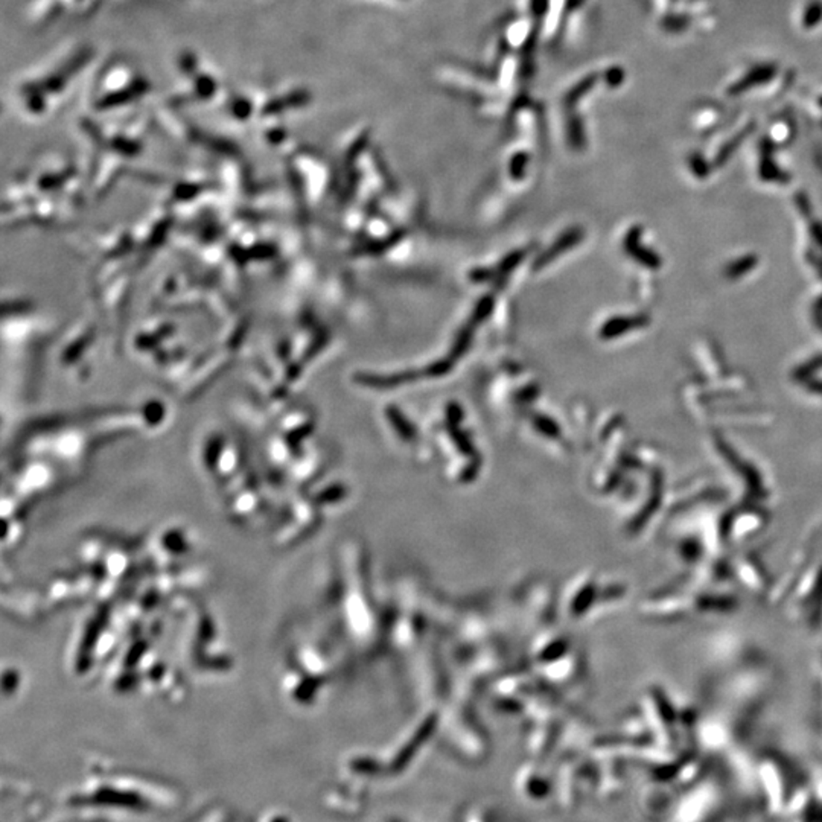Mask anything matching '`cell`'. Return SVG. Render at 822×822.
<instances>
[{
  "label": "cell",
  "instance_id": "6da1fadb",
  "mask_svg": "<svg viewBox=\"0 0 822 822\" xmlns=\"http://www.w3.org/2000/svg\"><path fill=\"white\" fill-rule=\"evenodd\" d=\"M579 239V230H569L568 234H565L564 236H562V238H560L559 241H558V243H556L555 245L550 248V250H547V252H545V254H542V256H540L538 261H536L535 270L536 268L540 270V268L544 267V265H547V263H551V261H553V259H555L558 254H562V252H565V250H568L569 247H573V245H575V244L577 243Z\"/></svg>",
  "mask_w": 822,
  "mask_h": 822
},
{
  "label": "cell",
  "instance_id": "3957f363",
  "mask_svg": "<svg viewBox=\"0 0 822 822\" xmlns=\"http://www.w3.org/2000/svg\"><path fill=\"white\" fill-rule=\"evenodd\" d=\"M449 369H453V361L445 360L431 365V367L427 370V374H429V376H440L443 375V374H447Z\"/></svg>",
  "mask_w": 822,
  "mask_h": 822
},
{
  "label": "cell",
  "instance_id": "7a4b0ae2",
  "mask_svg": "<svg viewBox=\"0 0 822 822\" xmlns=\"http://www.w3.org/2000/svg\"><path fill=\"white\" fill-rule=\"evenodd\" d=\"M418 374L414 372H405V374H398V375L390 376V378H367L365 380V383L370 385H378V387H389V385H398L402 384V383H409V381L416 380Z\"/></svg>",
  "mask_w": 822,
  "mask_h": 822
}]
</instances>
